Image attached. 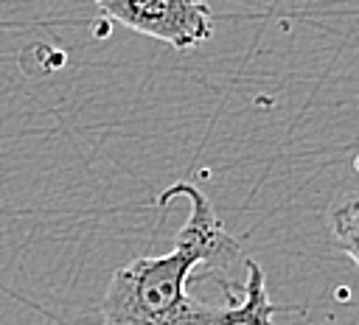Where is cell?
Segmentation results:
<instances>
[{"label":"cell","instance_id":"6da1fadb","mask_svg":"<svg viewBox=\"0 0 359 325\" xmlns=\"http://www.w3.org/2000/svg\"><path fill=\"white\" fill-rule=\"evenodd\" d=\"M182 199L188 216L165 255H143L112 272L98 303L101 325H275L280 311L266 291L264 272L255 261H244L247 277L241 291L219 305L188 294L196 266L224 272L241 258L238 241L216 216L210 199L194 182H174L157 205L168 207Z\"/></svg>","mask_w":359,"mask_h":325},{"label":"cell","instance_id":"3957f363","mask_svg":"<svg viewBox=\"0 0 359 325\" xmlns=\"http://www.w3.org/2000/svg\"><path fill=\"white\" fill-rule=\"evenodd\" d=\"M328 230H331L334 244L359 266V196L345 199L331 207Z\"/></svg>","mask_w":359,"mask_h":325},{"label":"cell","instance_id":"7a4b0ae2","mask_svg":"<svg viewBox=\"0 0 359 325\" xmlns=\"http://www.w3.org/2000/svg\"><path fill=\"white\" fill-rule=\"evenodd\" d=\"M109 20L154 36L174 50H194L213 36V14L205 0H93Z\"/></svg>","mask_w":359,"mask_h":325}]
</instances>
